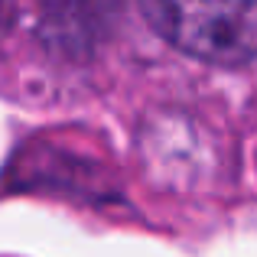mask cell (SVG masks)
I'll use <instances>...</instances> for the list:
<instances>
[{"mask_svg": "<svg viewBox=\"0 0 257 257\" xmlns=\"http://www.w3.org/2000/svg\"><path fill=\"white\" fill-rule=\"evenodd\" d=\"M147 23L176 49L212 65L257 59V0H140Z\"/></svg>", "mask_w": 257, "mask_h": 257, "instance_id": "6da1fadb", "label": "cell"}]
</instances>
